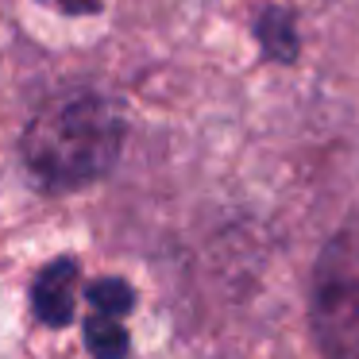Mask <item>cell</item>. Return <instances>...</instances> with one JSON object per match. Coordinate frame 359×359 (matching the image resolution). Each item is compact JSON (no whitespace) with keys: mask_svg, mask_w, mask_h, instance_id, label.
I'll list each match as a JSON object with an SVG mask.
<instances>
[{"mask_svg":"<svg viewBox=\"0 0 359 359\" xmlns=\"http://www.w3.org/2000/svg\"><path fill=\"white\" fill-rule=\"evenodd\" d=\"M124 147V116L101 93H70L32 116L20 140L24 170L43 194H70L101 182Z\"/></svg>","mask_w":359,"mask_h":359,"instance_id":"obj_1","label":"cell"},{"mask_svg":"<svg viewBox=\"0 0 359 359\" xmlns=\"http://www.w3.org/2000/svg\"><path fill=\"white\" fill-rule=\"evenodd\" d=\"M309 328L320 359H359V212L328 236L313 263Z\"/></svg>","mask_w":359,"mask_h":359,"instance_id":"obj_2","label":"cell"},{"mask_svg":"<svg viewBox=\"0 0 359 359\" xmlns=\"http://www.w3.org/2000/svg\"><path fill=\"white\" fill-rule=\"evenodd\" d=\"M78 259L58 255L35 274L32 286V313L47 328H66L74 320V302H78Z\"/></svg>","mask_w":359,"mask_h":359,"instance_id":"obj_3","label":"cell"},{"mask_svg":"<svg viewBox=\"0 0 359 359\" xmlns=\"http://www.w3.org/2000/svg\"><path fill=\"white\" fill-rule=\"evenodd\" d=\"M255 39L263 47L266 58L274 62H294L297 50H302V35H297L294 12L286 8H263L255 20Z\"/></svg>","mask_w":359,"mask_h":359,"instance_id":"obj_4","label":"cell"},{"mask_svg":"<svg viewBox=\"0 0 359 359\" xmlns=\"http://www.w3.org/2000/svg\"><path fill=\"white\" fill-rule=\"evenodd\" d=\"M86 348L93 351V359H128L132 336H128L124 320L104 317V313H89L86 317Z\"/></svg>","mask_w":359,"mask_h":359,"instance_id":"obj_5","label":"cell"},{"mask_svg":"<svg viewBox=\"0 0 359 359\" xmlns=\"http://www.w3.org/2000/svg\"><path fill=\"white\" fill-rule=\"evenodd\" d=\"M86 297H89V313H104V317H116V320H124L128 313L135 309V290L128 286L124 278H97V282H89Z\"/></svg>","mask_w":359,"mask_h":359,"instance_id":"obj_6","label":"cell"}]
</instances>
